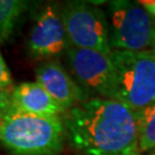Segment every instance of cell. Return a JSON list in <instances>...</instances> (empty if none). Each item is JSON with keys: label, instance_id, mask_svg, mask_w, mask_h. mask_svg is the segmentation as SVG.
Masks as SVG:
<instances>
[{"label": "cell", "instance_id": "6da1fadb", "mask_svg": "<svg viewBox=\"0 0 155 155\" xmlns=\"http://www.w3.org/2000/svg\"><path fill=\"white\" fill-rule=\"evenodd\" d=\"M67 138L83 155H132L138 150L136 111L115 99L90 98L63 117Z\"/></svg>", "mask_w": 155, "mask_h": 155}, {"label": "cell", "instance_id": "7a4b0ae2", "mask_svg": "<svg viewBox=\"0 0 155 155\" xmlns=\"http://www.w3.org/2000/svg\"><path fill=\"white\" fill-rule=\"evenodd\" d=\"M66 136L61 116H37L12 108L0 120V144L13 155H59Z\"/></svg>", "mask_w": 155, "mask_h": 155}, {"label": "cell", "instance_id": "3957f363", "mask_svg": "<svg viewBox=\"0 0 155 155\" xmlns=\"http://www.w3.org/2000/svg\"><path fill=\"white\" fill-rule=\"evenodd\" d=\"M118 100L134 111L155 102V52H111Z\"/></svg>", "mask_w": 155, "mask_h": 155}, {"label": "cell", "instance_id": "277c9868", "mask_svg": "<svg viewBox=\"0 0 155 155\" xmlns=\"http://www.w3.org/2000/svg\"><path fill=\"white\" fill-rule=\"evenodd\" d=\"M107 7L111 50H150L155 18L138 1L115 0L108 2Z\"/></svg>", "mask_w": 155, "mask_h": 155}, {"label": "cell", "instance_id": "5b68a950", "mask_svg": "<svg viewBox=\"0 0 155 155\" xmlns=\"http://www.w3.org/2000/svg\"><path fill=\"white\" fill-rule=\"evenodd\" d=\"M61 16L70 46L111 54L108 17L101 8L89 2L70 1L63 6Z\"/></svg>", "mask_w": 155, "mask_h": 155}, {"label": "cell", "instance_id": "8992f818", "mask_svg": "<svg viewBox=\"0 0 155 155\" xmlns=\"http://www.w3.org/2000/svg\"><path fill=\"white\" fill-rule=\"evenodd\" d=\"M68 63L82 89L89 94L100 98L115 99L116 74L111 54L99 51L77 48L70 46L67 50Z\"/></svg>", "mask_w": 155, "mask_h": 155}, {"label": "cell", "instance_id": "52a82bcc", "mask_svg": "<svg viewBox=\"0 0 155 155\" xmlns=\"http://www.w3.org/2000/svg\"><path fill=\"white\" fill-rule=\"evenodd\" d=\"M33 58L50 59L67 52L69 40L62 21L61 9L55 4L44 7L33 23L28 39Z\"/></svg>", "mask_w": 155, "mask_h": 155}, {"label": "cell", "instance_id": "ba28073f", "mask_svg": "<svg viewBox=\"0 0 155 155\" xmlns=\"http://www.w3.org/2000/svg\"><path fill=\"white\" fill-rule=\"evenodd\" d=\"M36 82L66 111L79 102L90 99L89 94L58 61L41 63L36 69Z\"/></svg>", "mask_w": 155, "mask_h": 155}, {"label": "cell", "instance_id": "9c48e42d", "mask_svg": "<svg viewBox=\"0 0 155 155\" xmlns=\"http://www.w3.org/2000/svg\"><path fill=\"white\" fill-rule=\"evenodd\" d=\"M13 109L37 116H61L66 110L37 82H24L12 90Z\"/></svg>", "mask_w": 155, "mask_h": 155}, {"label": "cell", "instance_id": "30bf717a", "mask_svg": "<svg viewBox=\"0 0 155 155\" xmlns=\"http://www.w3.org/2000/svg\"><path fill=\"white\" fill-rule=\"evenodd\" d=\"M136 117L139 153H150L155 150V102L136 111Z\"/></svg>", "mask_w": 155, "mask_h": 155}, {"label": "cell", "instance_id": "8fae6325", "mask_svg": "<svg viewBox=\"0 0 155 155\" xmlns=\"http://www.w3.org/2000/svg\"><path fill=\"white\" fill-rule=\"evenodd\" d=\"M27 7L21 0H0V41L11 37L18 17Z\"/></svg>", "mask_w": 155, "mask_h": 155}, {"label": "cell", "instance_id": "7c38bea8", "mask_svg": "<svg viewBox=\"0 0 155 155\" xmlns=\"http://www.w3.org/2000/svg\"><path fill=\"white\" fill-rule=\"evenodd\" d=\"M12 90L13 89L0 87V120L4 118L13 108Z\"/></svg>", "mask_w": 155, "mask_h": 155}, {"label": "cell", "instance_id": "4fadbf2b", "mask_svg": "<svg viewBox=\"0 0 155 155\" xmlns=\"http://www.w3.org/2000/svg\"><path fill=\"white\" fill-rule=\"evenodd\" d=\"M12 85H13L12 74L6 64L4 58L1 55V52H0V87L11 89Z\"/></svg>", "mask_w": 155, "mask_h": 155}, {"label": "cell", "instance_id": "5bb4252c", "mask_svg": "<svg viewBox=\"0 0 155 155\" xmlns=\"http://www.w3.org/2000/svg\"><path fill=\"white\" fill-rule=\"evenodd\" d=\"M138 2L155 18V0H140Z\"/></svg>", "mask_w": 155, "mask_h": 155}, {"label": "cell", "instance_id": "9a60e30c", "mask_svg": "<svg viewBox=\"0 0 155 155\" xmlns=\"http://www.w3.org/2000/svg\"><path fill=\"white\" fill-rule=\"evenodd\" d=\"M150 50H153L155 52V25H154V30H153V39H152V45H150Z\"/></svg>", "mask_w": 155, "mask_h": 155}, {"label": "cell", "instance_id": "2e32d148", "mask_svg": "<svg viewBox=\"0 0 155 155\" xmlns=\"http://www.w3.org/2000/svg\"><path fill=\"white\" fill-rule=\"evenodd\" d=\"M148 155H155V150H152V152H150V153H148Z\"/></svg>", "mask_w": 155, "mask_h": 155}, {"label": "cell", "instance_id": "e0dca14e", "mask_svg": "<svg viewBox=\"0 0 155 155\" xmlns=\"http://www.w3.org/2000/svg\"><path fill=\"white\" fill-rule=\"evenodd\" d=\"M132 155H143L141 153H134V154H132Z\"/></svg>", "mask_w": 155, "mask_h": 155}, {"label": "cell", "instance_id": "ac0fdd59", "mask_svg": "<svg viewBox=\"0 0 155 155\" xmlns=\"http://www.w3.org/2000/svg\"><path fill=\"white\" fill-rule=\"evenodd\" d=\"M82 155H83V154H82Z\"/></svg>", "mask_w": 155, "mask_h": 155}]
</instances>
